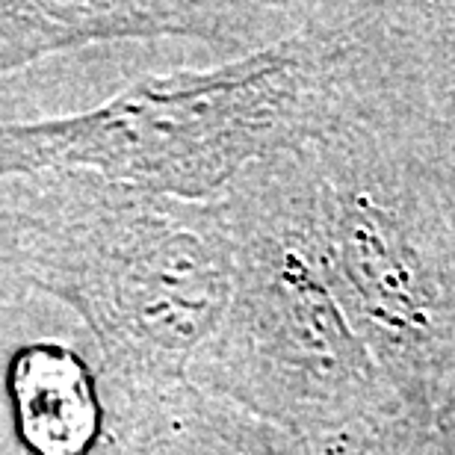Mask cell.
I'll use <instances>...</instances> for the list:
<instances>
[{"mask_svg": "<svg viewBox=\"0 0 455 455\" xmlns=\"http://www.w3.org/2000/svg\"><path fill=\"white\" fill-rule=\"evenodd\" d=\"M320 60L290 42L225 68L140 77L84 113L0 122V180L80 169L184 202L207 196L311 124Z\"/></svg>", "mask_w": 455, "mask_h": 455, "instance_id": "cell-2", "label": "cell"}, {"mask_svg": "<svg viewBox=\"0 0 455 455\" xmlns=\"http://www.w3.org/2000/svg\"><path fill=\"white\" fill-rule=\"evenodd\" d=\"M9 399L18 435L36 455H89L101 438L104 405L92 372L60 340H39L15 352Z\"/></svg>", "mask_w": 455, "mask_h": 455, "instance_id": "cell-6", "label": "cell"}, {"mask_svg": "<svg viewBox=\"0 0 455 455\" xmlns=\"http://www.w3.org/2000/svg\"><path fill=\"white\" fill-rule=\"evenodd\" d=\"M231 6L160 4V0H0V77L53 53L110 42H148L163 36L222 39L231 33Z\"/></svg>", "mask_w": 455, "mask_h": 455, "instance_id": "cell-4", "label": "cell"}, {"mask_svg": "<svg viewBox=\"0 0 455 455\" xmlns=\"http://www.w3.org/2000/svg\"><path fill=\"white\" fill-rule=\"evenodd\" d=\"M89 455H284L189 381L113 385Z\"/></svg>", "mask_w": 455, "mask_h": 455, "instance_id": "cell-5", "label": "cell"}, {"mask_svg": "<svg viewBox=\"0 0 455 455\" xmlns=\"http://www.w3.org/2000/svg\"><path fill=\"white\" fill-rule=\"evenodd\" d=\"M4 258L86 323L107 379H184L231 302L234 243L220 216L80 169L4 178Z\"/></svg>", "mask_w": 455, "mask_h": 455, "instance_id": "cell-1", "label": "cell"}, {"mask_svg": "<svg viewBox=\"0 0 455 455\" xmlns=\"http://www.w3.org/2000/svg\"><path fill=\"white\" fill-rule=\"evenodd\" d=\"M240 293L202 355L211 376L287 417L311 420L355 379V346L325 278L311 196L263 178L240 198Z\"/></svg>", "mask_w": 455, "mask_h": 455, "instance_id": "cell-3", "label": "cell"}, {"mask_svg": "<svg viewBox=\"0 0 455 455\" xmlns=\"http://www.w3.org/2000/svg\"><path fill=\"white\" fill-rule=\"evenodd\" d=\"M6 245H9V204H6L4 180H0V258L6 254Z\"/></svg>", "mask_w": 455, "mask_h": 455, "instance_id": "cell-7", "label": "cell"}]
</instances>
